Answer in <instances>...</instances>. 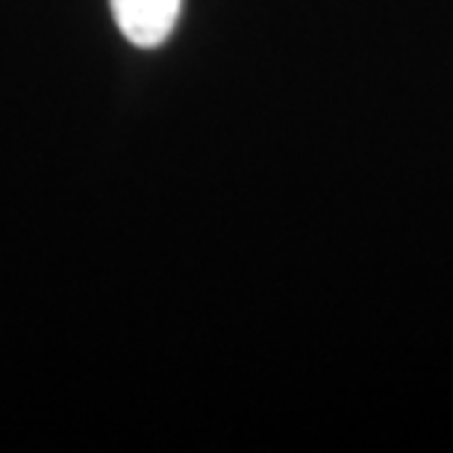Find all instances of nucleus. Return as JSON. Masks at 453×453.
<instances>
[{"instance_id":"f257e3e1","label":"nucleus","mask_w":453,"mask_h":453,"mask_svg":"<svg viewBox=\"0 0 453 453\" xmlns=\"http://www.w3.org/2000/svg\"><path fill=\"white\" fill-rule=\"evenodd\" d=\"M183 0H112L115 24L135 48H159L174 33Z\"/></svg>"}]
</instances>
